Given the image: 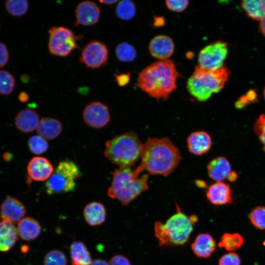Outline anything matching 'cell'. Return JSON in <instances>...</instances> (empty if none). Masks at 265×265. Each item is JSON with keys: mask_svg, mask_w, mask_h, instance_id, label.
<instances>
[{"mask_svg": "<svg viewBox=\"0 0 265 265\" xmlns=\"http://www.w3.org/2000/svg\"><path fill=\"white\" fill-rule=\"evenodd\" d=\"M109 265H131L129 260L124 256L116 255L109 261Z\"/></svg>", "mask_w": 265, "mask_h": 265, "instance_id": "f35d334b", "label": "cell"}, {"mask_svg": "<svg viewBox=\"0 0 265 265\" xmlns=\"http://www.w3.org/2000/svg\"><path fill=\"white\" fill-rule=\"evenodd\" d=\"M91 265H109L106 261L102 259H96L92 261Z\"/></svg>", "mask_w": 265, "mask_h": 265, "instance_id": "ee69618b", "label": "cell"}, {"mask_svg": "<svg viewBox=\"0 0 265 265\" xmlns=\"http://www.w3.org/2000/svg\"><path fill=\"white\" fill-rule=\"evenodd\" d=\"M80 174L79 167L74 161H60L46 183L47 193L53 195L72 191L76 186V181Z\"/></svg>", "mask_w": 265, "mask_h": 265, "instance_id": "52a82bcc", "label": "cell"}, {"mask_svg": "<svg viewBox=\"0 0 265 265\" xmlns=\"http://www.w3.org/2000/svg\"><path fill=\"white\" fill-rule=\"evenodd\" d=\"M28 146L30 151L36 155L46 152L49 147L46 139L39 135L31 136L28 140Z\"/></svg>", "mask_w": 265, "mask_h": 265, "instance_id": "4dcf8cb0", "label": "cell"}, {"mask_svg": "<svg viewBox=\"0 0 265 265\" xmlns=\"http://www.w3.org/2000/svg\"><path fill=\"white\" fill-rule=\"evenodd\" d=\"M37 112L30 108L21 110L15 118L17 128L24 133H28L37 129L39 123Z\"/></svg>", "mask_w": 265, "mask_h": 265, "instance_id": "ac0fdd59", "label": "cell"}, {"mask_svg": "<svg viewBox=\"0 0 265 265\" xmlns=\"http://www.w3.org/2000/svg\"><path fill=\"white\" fill-rule=\"evenodd\" d=\"M249 219L255 227L265 230V207L258 206L253 209L249 214Z\"/></svg>", "mask_w": 265, "mask_h": 265, "instance_id": "d6a6232c", "label": "cell"}, {"mask_svg": "<svg viewBox=\"0 0 265 265\" xmlns=\"http://www.w3.org/2000/svg\"><path fill=\"white\" fill-rule=\"evenodd\" d=\"M240 260L238 255L234 252L223 255L219 260L218 265H240Z\"/></svg>", "mask_w": 265, "mask_h": 265, "instance_id": "d590c367", "label": "cell"}, {"mask_svg": "<svg viewBox=\"0 0 265 265\" xmlns=\"http://www.w3.org/2000/svg\"><path fill=\"white\" fill-rule=\"evenodd\" d=\"M260 140L261 143L263 144V150L265 152V132L259 136Z\"/></svg>", "mask_w": 265, "mask_h": 265, "instance_id": "c3c4849f", "label": "cell"}, {"mask_svg": "<svg viewBox=\"0 0 265 265\" xmlns=\"http://www.w3.org/2000/svg\"><path fill=\"white\" fill-rule=\"evenodd\" d=\"M260 28L262 33L265 36V16L260 20Z\"/></svg>", "mask_w": 265, "mask_h": 265, "instance_id": "bcb514c9", "label": "cell"}, {"mask_svg": "<svg viewBox=\"0 0 265 265\" xmlns=\"http://www.w3.org/2000/svg\"><path fill=\"white\" fill-rule=\"evenodd\" d=\"M5 5L8 13L14 16L24 15L28 8V3L26 0H7Z\"/></svg>", "mask_w": 265, "mask_h": 265, "instance_id": "f546056e", "label": "cell"}, {"mask_svg": "<svg viewBox=\"0 0 265 265\" xmlns=\"http://www.w3.org/2000/svg\"><path fill=\"white\" fill-rule=\"evenodd\" d=\"M241 6L247 15L252 19L261 20L265 16V0H242Z\"/></svg>", "mask_w": 265, "mask_h": 265, "instance_id": "484cf974", "label": "cell"}, {"mask_svg": "<svg viewBox=\"0 0 265 265\" xmlns=\"http://www.w3.org/2000/svg\"><path fill=\"white\" fill-rule=\"evenodd\" d=\"M228 45L217 41L204 47L198 54V65L206 69L214 70L223 66L228 54Z\"/></svg>", "mask_w": 265, "mask_h": 265, "instance_id": "9c48e42d", "label": "cell"}, {"mask_svg": "<svg viewBox=\"0 0 265 265\" xmlns=\"http://www.w3.org/2000/svg\"><path fill=\"white\" fill-rule=\"evenodd\" d=\"M17 229L13 223L5 219L0 221V251L11 249L18 240Z\"/></svg>", "mask_w": 265, "mask_h": 265, "instance_id": "d6986e66", "label": "cell"}, {"mask_svg": "<svg viewBox=\"0 0 265 265\" xmlns=\"http://www.w3.org/2000/svg\"><path fill=\"white\" fill-rule=\"evenodd\" d=\"M174 44L172 39L165 35H158L150 41L149 50L151 54L156 58L167 59L173 53Z\"/></svg>", "mask_w": 265, "mask_h": 265, "instance_id": "5bb4252c", "label": "cell"}, {"mask_svg": "<svg viewBox=\"0 0 265 265\" xmlns=\"http://www.w3.org/2000/svg\"><path fill=\"white\" fill-rule=\"evenodd\" d=\"M8 53L6 47L0 43V68L4 66L8 62Z\"/></svg>", "mask_w": 265, "mask_h": 265, "instance_id": "60d3db41", "label": "cell"}, {"mask_svg": "<svg viewBox=\"0 0 265 265\" xmlns=\"http://www.w3.org/2000/svg\"><path fill=\"white\" fill-rule=\"evenodd\" d=\"M143 145L135 132H129L107 141L104 154L120 167H130L141 158Z\"/></svg>", "mask_w": 265, "mask_h": 265, "instance_id": "5b68a950", "label": "cell"}, {"mask_svg": "<svg viewBox=\"0 0 265 265\" xmlns=\"http://www.w3.org/2000/svg\"><path fill=\"white\" fill-rule=\"evenodd\" d=\"M101 15L100 7L89 0L80 2L75 9V26H90L97 23Z\"/></svg>", "mask_w": 265, "mask_h": 265, "instance_id": "7c38bea8", "label": "cell"}, {"mask_svg": "<svg viewBox=\"0 0 265 265\" xmlns=\"http://www.w3.org/2000/svg\"><path fill=\"white\" fill-rule=\"evenodd\" d=\"M117 58L123 62H131L136 57V51L132 45L127 42L119 44L115 49Z\"/></svg>", "mask_w": 265, "mask_h": 265, "instance_id": "f1b7e54d", "label": "cell"}, {"mask_svg": "<svg viewBox=\"0 0 265 265\" xmlns=\"http://www.w3.org/2000/svg\"><path fill=\"white\" fill-rule=\"evenodd\" d=\"M179 74L169 59L154 62L138 74L136 85L150 97L165 100L176 88Z\"/></svg>", "mask_w": 265, "mask_h": 265, "instance_id": "6da1fadb", "label": "cell"}, {"mask_svg": "<svg viewBox=\"0 0 265 265\" xmlns=\"http://www.w3.org/2000/svg\"><path fill=\"white\" fill-rule=\"evenodd\" d=\"M70 251L71 265H91L92 261L90 254L83 242H73Z\"/></svg>", "mask_w": 265, "mask_h": 265, "instance_id": "d4e9b609", "label": "cell"}, {"mask_svg": "<svg viewBox=\"0 0 265 265\" xmlns=\"http://www.w3.org/2000/svg\"><path fill=\"white\" fill-rule=\"evenodd\" d=\"M17 229L21 238L27 241L36 238L41 232L40 223L31 217L21 219L18 222Z\"/></svg>", "mask_w": 265, "mask_h": 265, "instance_id": "603a6c76", "label": "cell"}, {"mask_svg": "<svg viewBox=\"0 0 265 265\" xmlns=\"http://www.w3.org/2000/svg\"><path fill=\"white\" fill-rule=\"evenodd\" d=\"M26 208L22 202L15 198H6L0 206V215L2 219L14 223L18 222L25 215Z\"/></svg>", "mask_w": 265, "mask_h": 265, "instance_id": "2e32d148", "label": "cell"}, {"mask_svg": "<svg viewBox=\"0 0 265 265\" xmlns=\"http://www.w3.org/2000/svg\"><path fill=\"white\" fill-rule=\"evenodd\" d=\"M15 79L8 72L0 70V94L7 95L13 90Z\"/></svg>", "mask_w": 265, "mask_h": 265, "instance_id": "1f68e13d", "label": "cell"}, {"mask_svg": "<svg viewBox=\"0 0 265 265\" xmlns=\"http://www.w3.org/2000/svg\"><path fill=\"white\" fill-rule=\"evenodd\" d=\"M108 58L107 46L100 41L93 40L82 49L79 59L86 68L97 69L106 65Z\"/></svg>", "mask_w": 265, "mask_h": 265, "instance_id": "30bf717a", "label": "cell"}, {"mask_svg": "<svg viewBox=\"0 0 265 265\" xmlns=\"http://www.w3.org/2000/svg\"><path fill=\"white\" fill-rule=\"evenodd\" d=\"M243 243V239L237 233H225L220 239L218 246L228 251H234L240 248Z\"/></svg>", "mask_w": 265, "mask_h": 265, "instance_id": "4316f807", "label": "cell"}, {"mask_svg": "<svg viewBox=\"0 0 265 265\" xmlns=\"http://www.w3.org/2000/svg\"><path fill=\"white\" fill-rule=\"evenodd\" d=\"M238 178V174L235 171H232L228 175L227 179L230 182H233Z\"/></svg>", "mask_w": 265, "mask_h": 265, "instance_id": "7bdbcfd3", "label": "cell"}, {"mask_svg": "<svg viewBox=\"0 0 265 265\" xmlns=\"http://www.w3.org/2000/svg\"><path fill=\"white\" fill-rule=\"evenodd\" d=\"M84 122L94 129H101L106 126L110 119L107 106L100 102H92L87 104L82 113Z\"/></svg>", "mask_w": 265, "mask_h": 265, "instance_id": "8fae6325", "label": "cell"}, {"mask_svg": "<svg viewBox=\"0 0 265 265\" xmlns=\"http://www.w3.org/2000/svg\"><path fill=\"white\" fill-rule=\"evenodd\" d=\"M197 221L195 215L188 216L177 208V212L165 223H155V236L161 246L182 245L187 241Z\"/></svg>", "mask_w": 265, "mask_h": 265, "instance_id": "8992f818", "label": "cell"}, {"mask_svg": "<svg viewBox=\"0 0 265 265\" xmlns=\"http://www.w3.org/2000/svg\"><path fill=\"white\" fill-rule=\"evenodd\" d=\"M209 201L215 205H223L232 203V191L228 184L216 182L210 185L206 190Z\"/></svg>", "mask_w": 265, "mask_h": 265, "instance_id": "9a60e30c", "label": "cell"}, {"mask_svg": "<svg viewBox=\"0 0 265 265\" xmlns=\"http://www.w3.org/2000/svg\"><path fill=\"white\" fill-rule=\"evenodd\" d=\"M140 165L153 175L168 176L181 159L178 149L167 137L148 138L143 144Z\"/></svg>", "mask_w": 265, "mask_h": 265, "instance_id": "7a4b0ae2", "label": "cell"}, {"mask_svg": "<svg viewBox=\"0 0 265 265\" xmlns=\"http://www.w3.org/2000/svg\"><path fill=\"white\" fill-rule=\"evenodd\" d=\"M19 99L20 101L25 102L28 100V96L26 93L22 92L20 94Z\"/></svg>", "mask_w": 265, "mask_h": 265, "instance_id": "f6af8a7d", "label": "cell"}, {"mask_svg": "<svg viewBox=\"0 0 265 265\" xmlns=\"http://www.w3.org/2000/svg\"><path fill=\"white\" fill-rule=\"evenodd\" d=\"M216 243L212 237L207 233L199 234L191 244V249L199 258L209 257L214 251Z\"/></svg>", "mask_w": 265, "mask_h": 265, "instance_id": "44dd1931", "label": "cell"}, {"mask_svg": "<svg viewBox=\"0 0 265 265\" xmlns=\"http://www.w3.org/2000/svg\"><path fill=\"white\" fill-rule=\"evenodd\" d=\"M54 171L53 167L50 161L42 157L32 158L27 166L29 177L35 181L48 180Z\"/></svg>", "mask_w": 265, "mask_h": 265, "instance_id": "4fadbf2b", "label": "cell"}, {"mask_svg": "<svg viewBox=\"0 0 265 265\" xmlns=\"http://www.w3.org/2000/svg\"><path fill=\"white\" fill-rule=\"evenodd\" d=\"M209 176L216 182H222L226 179L231 172V165L227 159L222 156L212 159L208 164Z\"/></svg>", "mask_w": 265, "mask_h": 265, "instance_id": "ffe728a7", "label": "cell"}, {"mask_svg": "<svg viewBox=\"0 0 265 265\" xmlns=\"http://www.w3.org/2000/svg\"><path fill=\"white\" fill-rule=\"evenodd\" d=\"M253 130L255 133L259 136L265 132V114H261L257 119L253 127Z\"/></svg>", "mask_w": 265, "mask_h": 265, "instance_id": "74e56055", "label": "cell"}, {"mask_svg": "<svg viewBox=\"0 0 265 265\" xmlns=\"http://www.w3.org/2000/svg\"><path fill=\"white\" fill-rule=\"evenodd\" d=\"M67 258L63 252L58 250L48 252L45 256L44 265H67Z\"/></svg>", "mask_w": 265, "mask_h": 265, "instance_id": "836d02e7", "label": "cell"}, {"mask_svg": "<svg viewBox=\"0 0 265 265\" xmlns=\"http://www.w3.org/2000/svg\"><path fill=\"white\" fill-rule=\"evenodd\" d=\"M62 125L58 120L44 117L39 121L37 128L38 135L48 140H52L58 137L62 131Z\"/></svg>", "mask_w": 265, "mask_h": 265, "instance_id": "cb8c5ba5", "label": "cell"}, {"mask_svg": "<svg viewBox=\"0 0 265 265\" xmlns=\"http://www.w3.org/2000/svg\"><path fill=\"white\" fill-rule=\"evenodd\" d=\"M48 33V49L53 55L66 57L79 47L77 41L80 38L66 27L53 26L49 29Z\"/></svg>", "mask_w": 265, "mask_h": 265, "instance_id": "ba28073f", "label": "cell"}, {"mask_svg": "<svg viewBox=\"0 0 265 265\" xmlns=\"http://www.w3.org/2000/svg\"><path fill=\"white\" fill-rule=\"evenodd\" d=\"M83 214L86 222L92 226L102 224L106 218L105 206L98 202H92L86 205L83 209Z\"/></svg>", "mask_w": 265, "mask_h": 265, "instance_id": "7402d4cb", "label": "cell"}, {"mask_svg": "<svg viewBox=\"0 0 265 265\" xmlns=\"http://www.w3.org/2000/svg\"><path fill=\"white\" fill-rule=\"evenodd\" d=\"M263 95H264V98H265V87L264 91H263Z\"/></svg>", "mask_w": 265, "mask_h": 265, "instance_id": "681fc988", "label": "cell"}, {"mask_svg": "<svg viewBox=\"0 0 265 265\" xmlns=\"http://www.w3.org/2000/svg\"><path fill=\"white\" fill-rule=\"evenodd\" d=\"M144 170L140 164L132 170L120 167L112 172V179L107 189L108 196L127 205L148 188V175L140 174Z\"/></svg>", "mask_w": 265, "mask_h": 265, "instance_id": "3957f363", "label": "cell"}, {"mask_svg": "<svg viewBox=\"0 0 265 265\" xmlns=\"http://www.w3.org/2000/svg\"><path fill=\"white\" fill-rule=\"evenodd\" d=\"M115 12L119 19L123 20H130L135 14L136 7L132 1L123 0L119 2L116 6Z\"/></svg>", "mask_w": 265, "mask_h": 265, "instance_id": "83f0119b", "label": "cell"}, {"mask_svg": "<svg viewBox=\"0 0 265 265\" xmlns=\"http://www.w3.org/2000/svg\"><path fill=\"white\" fill-rule=\"evenodd\" d=\"M163 17H155L154 24L155 26H161L164 24Z\"/></svg>", "mask_w": 265, "mask_h": 265, "instance_id": "b9f144b4", "label": "cell"}, {"mask_svg": "<svg viewBox=\"0 0 265 265\" xmlns=\"http://www.w3.org/2000/svg\"><path fill=\"white\" fill-rule=\"evenodd\" d=\"M189 1L187 0H166L165 4L167 8L170 10L180 12L185 10L187 7Z\"/></svg>", "mask_w": 265, "mask_h": 265, "instance_id": "8d00e7d4", "label": "cell"}, {"mask_svg": "<svg viewBox=\"0 0 265 265\" xmlns=\"http://www.w3.org/2000/svg\"><path fill=\"white\" fill-rule=\"evenodd\" d=\"M116 82L119 86L123 87L126 85L130 80V73H121L115 74Z\"/></svg>", "mask_w": 265, "mask_h": 265, "instance_id": "ab89813d", "label": "cell"}, {"mask_svg": "<svg viewBox=\"0 0 265 265\" xmlns=\"http://www.w3.org/2000/svg\"><path fill=\"white\" fill-rule=\"evenodd\" d=\"M257 98L256 92L254 90H250L238 99L235 104V107L238 109H242L250 103L256 102Z\"/></svg>", "mask_w": 265, "mask_h": 265, "instance_id": "e575fe53", "label": "cell"}, {"mask_svg": "<svg viewBox=\"0 0 265 265\" xmlns=\"http://www.w3.org/2000/svg\"><path fill=\"white\" fill-rule=\"evenodd\" d=\"M212 138L206 132L200 131L191 133L187 139L189 152L197 156L206 154L211 149Z\"/></svg>", "mask_w": 265, "mask_h": 265, "instance_id": "e0dca14e", "label": "cell"}, {"mask_svg": "<svg viewBox=\"0 0 265 265\" xmlns=\"http://www.w3.org/2000/svg\"><path fill=\"white\" fill-rule=\"evenodd\" d=\"M229 75V70L224 66L211 70L197 65L187 80V90L197 101L206 102L223 88Z\"/></svg>", "mask_w": 265, "mask_h": 265, "instance_id": "277c9868", "label": "cell"}, {"mask_svg": "<svg viewBox=\"0 0 265 265\" xmlns=\"http://www.w3.org/2000/svg\"><path fill=\"white\" fill-rule=\"evenodd\" d=\"M99 2L105 5H110L119 2V1L117 0H100Z\"/></svg>", "mask_w": 265, "mask_h": 265, "instance_id": "7dc6e473", "label": "cell"}]
</instances>
